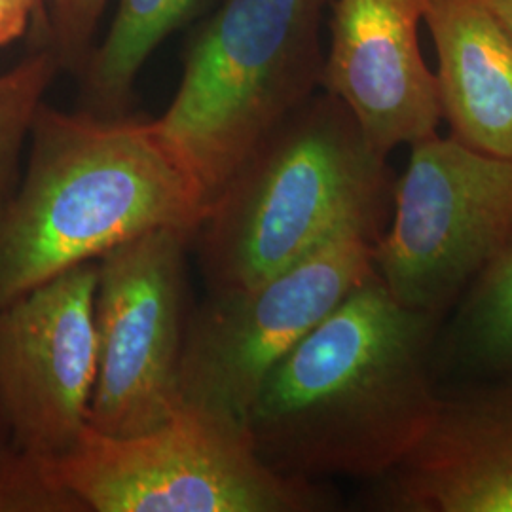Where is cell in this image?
Instances as JSON below:
<instances>
[{
	"label": "cell",
	"instance_id": "13",
	"mask_svg": "<svg viewBox=\"0 0 512 512\" xmlns=\"http://www.w3.org/2000/svg\"><path fill=\"white\" fill-rule=\"evenodd\" d=\"M209 4L211 0H120L103 42L76 73L80 110L99 118L129 116L135 80L148 57Z\"/></svg>",
	"mask_w": 512,
	"mask_h": 512
},
{
	"label": "cell",
	"instance_id": "14",
	"mask_svg": "<svg viewBox=\"0 0 512 512\" xmlns=\"http://www.w3.org/2000/svg\"><path fill=\"white\" fill-rule=\"evenodd\" d=\"M446 355L484 380L512 378V239L461 294Z\"/></svg>",
	"mask_w": 512,
	"mask_h": 512
},
{
	"label": "cell",
	"instance_id": "2",
	"mask_svg": "<svg viewBox=\"0 0 512 512\" xmlns=\"http://www.w3.org/2000/svg\"><path fill=\"white\" fill-rule=\"evenodd\" d=\"M25 175L0 211V306L160 228L196 234L207 203L156 120L40 105Z\"/></svg>",
	"mask_w": 512,
	"mask_h": 512
},
{
	"label": "cell",
	"instance_id": "18",
	"mask_svg": "<svg viewBox=\"0 0 512 512\" xmlns=\"http://www.w3.org/2000/svg\"><path fill=\"white\" fill-rule=\"evenodd\" d=\"M44 0H0V46L21 37L33 18H42Z\"/></svg>",
	"mask_w": 512,
	"mask_h": 512
},
{
	"label": "cell",
	"instance_id": "10",
	"mask_svg": "<svg viewBox=\"0 0 512 512\" xmlns=\"http://www.w3.org/2000/svg\"><path fill=\"white\" fill-rule=\"evenodd\" d=\"M427 0H334L321 90L389 156L437 133L439 84L418 42Z\"/></svg>",
	"mask_w": 512,
	"mask_h": 512
},
{
	"label": "cell",
	"instance_id": "4",
	"mask_svg": "<svg viewBox=\"0 0 512 512\" xmlns=\"http://www.w3.org/2000/svg\"><path fill=\"white\" fill-rule=\"evenodd\" d=\"M325 0H224L192 40L156 126L205 203L262 139L321 90Z\"/></svg>",
	"mask_w": 512,
	"mask_h": 512
},
{
	"label": "cell",
	"instance_id": "20",
	"mask_svg": "<svg viewBox=\"0 0 512 512\" xmlns=\"http://www.w3.org/2000/svg\"><path fill=\"white\" fill-rule=\"evenodd\" d=\"M6 442H8V433H6L4 421H2V416H0V448H2Z\"/></svg>",
	"mask_w": 512,
	"mask_h": 512
},
{
	"label": "cell",
	"instance_id": "3",
	"mask_svg": "<svg viewBox=\"0 0 512 512\" xmlns=\"http://www.w3.org/2000/svg\"><path fill=\"white\" fill-rule=\"evenodd\" d=\"M393 184L387 156L368 143L348 107L313 93L209 203L192 239L207 291L253 285L346 230L378 241Z\"/></svg>",
	"mask_w": 512,
	"mask_h": 512
},
{
	"label": "cell",
	"instance_id": "11",
	"mask_svg": "<svg viewBox=\"0 0 512 512\" xmlns=\"http://www.w3.org/2000/svg\"><path fill=\"white\" fill-rule=\"evenodd\" d=\"M370 509L512 512V378L440 395L414 452L372 482Z\"/></svg>",
	"mask_w": 512,
	"mask_h": 512
},
{
	"label": "cell",
	"instance_id": "7",
	"mask_svg": "<svg viewBox=\"0 0 512 512\" xmlns=\"http://www.w3.org/2000/svg\"><path fill=\"white\" fill-rule=\"evenodd\" d=\"M374 243L346 230L253 285L207 291L184 336L183 406L245 427L270 370L374 272Z\"/></svg>",
	"mask_w": 512,
	"mask_h": 512
},
{
	"label": "cell",
	"instance_id": "6",
	"mask_svg": "<svg viewBox=\"0 0 512 512\" xmlns=\"http://www.w3.org/2000/svg\"><path fill=\"white\" fill-rule=\"evenodd\" d=\"M374 270L412 310L444 317L512 239V160L437 133L410 145Z\"/></svg>",
	"mask_w": 512,
	"mask_h": 512
},
{
	"label": "cell",
	"instance_id": "16",
	"mask_svg": "<svg viewBox=\"0 0 512 512\" xmlns=\"http://www.w3.org/2000/svg\"><path fill=\"white\" fill-rule=\"evenodd\" d=\"M0 512H88L48 465L8 442L0 448Z\"/></svg>",
	"mask_w": 512,
	"mask_h": 512
},
{
	"label": "cell",
	"instance_id": "1",
	"mask_svg": "<svg viewBox=\"0 0 512 512\" xmlns=\"http://www.w3.org/2000/svg\"><path fill=\"white\" fill-rule=\"evenodd\" d=\"M440 321L406 308L374 270L264 378L245 418L258 458L310 482L393 473L439 410Z\"/></svg>",
	"mask_w": 512,
	"mask_h": 512
},
{
	"label": "cell",
	"instance_id": "5",
	"mask_svg": "<svg viewBox=\"0 0 512 512\" xmlns=\"http://www.w3.org/2000/svg\"><path fill=\"white\" fill-rule=\"evenodd\" d=\"M88 512H323L325 482L279 475L245 427L192 406L129 437L84 431L73 452L46 463Z\"/></svg>",
	"mask_w": 512,
	"mask_h": 512
},
{
	"label": "cell",
	"instance_id": "15",
	"mask_svg": "<svg viewBox=\"0 0 512 512\" xmlns=\"http://www.w3.org/2000/svg\"><path fill=\"white\" fill-rule=\"evenodd\" d=\"M61 65L42 48L0 74V211L18 188L19 156L31 135L44 93L52 86Z\"/></svg>",
	"mask_w": 512,
	"mask_h": 512
},
{
	"label": "cell",
	"instance_id": "12",
	"mask_svg": "<svg viewBox=\"0 0 512 512\" xmlns=\"http://www.w3.org/2000/svg\"><path fill=\"white\" fill-rule=\"evenodd\" d=\"M442 120L467 147L512 160V38L480 0H427Z\"/></svg>",
	"mask_w": 512,
	"mask_h": 512
},
{
	"label": "cell",
	"instance_id": "19",
	"mask_svg": "<svg viewBox=\"0 0 512 512\" xmlns=\"http://www.w3.org/2000/svg\"><path fill=\"white\" fill-rule=\"evenodd\" d=\"M512 38V0H480Z\"/></svg>",
	"mask_w": 512,
	"mask_h": 512
},
{
	"label": "cell",
	"instance_id": "8",
	"mask_svg": "<svg viewBox=\"0 0 512 512\" xmlns=\"http://www.w3.org/2000/svg\"><path fill=\"white\" fill-rule=\"evenodd\" d=\"M194 236L160 228L97 260V374L90 427L129 437L173 418L192 311L186 253Z\"/></svg>",
	"mask_w": 512,
	"mask_h": 512
},
{
	"label": "cell",
	"instance_id": "9",
	"mask_svg": "<svg viewBox=\"0 0 512 512\" xmlns=\"http://www.w3.org/2000/svg\"><path fill=\"white\" fill-rule=\"evenodd\" d=\"M97 260L0 306V416L8 444L55 463L90 425L97 374Z\"/></svg>",
	"mask_w": 512,
	"mask_h": 512
},
{
	"label": "cell",
	"instance_id": "17",
	"mask_svg": "<svg viewBox=\"0 0 512 512\" xmlns=\"http://www.w3.org/2000/svg\"><path fill=\"white\" fill-rule=\"evenodd\" d=\"M109 0H44L46 48L61 69L78 73L92 52V40Z\"/></svg>",
	"mask_w": 512,
	"mask_h": 512
}]
</instances>
